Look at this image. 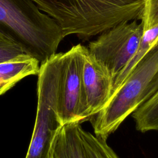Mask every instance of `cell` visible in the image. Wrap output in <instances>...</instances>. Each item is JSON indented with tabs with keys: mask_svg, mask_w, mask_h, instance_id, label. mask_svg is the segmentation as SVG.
Instances as JSON below:
<instances>
[{
	"mask_svg": "<svg viewBox=\"0 0 158 158\" xmlns=\"http://www.w3.org/2000/svg\"><path fill=\"white\" fill-rule=\"evenodd\" d=\"M60 27L63 36L81 40L114 26L141 19L146 0H31Z\"/></svg>",
	"mask_w": 158,
	"mask_h": 158,
	"instance_id": "1",
	"label": "cell"
},
{
	"mask_svg": "<svg viewBox=\"0 0 158 158\" xmlns=\"http://www.w3.org/2000/svg\"><path fill=\"white\" fill-rule=\"evenodd\" d=\"M0 33L40 64L56 53L64 38L58 24L31 0H0Z\"/></svg>",
	"mask_w": 158,
	"mask_h": 158,
	"instance_id": "2",
	"label": "cell"
},
{
	"mask_svg": "<svg viewBox=\"0 0 158 158\" xmlns=\"http://www.w3.org/2000/svg\"><path fill=\"white\" fill-rule=\"evenodd\" d=\"M158 90V41L133 68L107 105L91 121L94 135L107 139Z\"/></svg>",
	"mask_w": 158,
	"mask_h": 158,
	"instance_id": "3",
	"label": "cell"
},
{
	"mask_svg": "<svg viewBox=\"0 0 158 158\" xmlns=\"http://www.w3.org/2000/svg\"><path fill=\"white\" fill-rule=\"evenodd\" d=\"M38 75L36 117L25 158H52L53 142L62 126L57 104L59 53L40 64Z\"/></svg>",
	"mask_w": 158,
	"mask_h": 158,
	"instance_id": "4",
	"label": "cell"
},
{
	"mask_svg": "<svg viewBox=\"0 0 158 158\" xmlns=\"http://www.w3.org/2000/svg\"><path fill=\"white\" fill-rule=\"evenodd\" d=\"M143 33V22L133 20L114 26L89 43L88 51L108 70L113 84L135 54Z\"/></svg>",
	"mask_w": 158,
	"mask_h": 158,
	"instance_id": "5",
	"label": "cell"
},
{
	"mask_svg": "<svg viewBox=\"0 0 158 158\" xmlns=\"http://www.w3.org/2000/svg\"><path fill=\"white\" fill-rule=\"evenodd\" d=\"M85 46L78 44L59 52L57 112L63 125L86 121L83 101L82 68Z\"/></svg>",
	"mask_w": 158,
	"mask_h": 158,
	"instance_id": "6",
	"label": "cell"
},
{
	"mask_svg": "<svg viewBox=\"0 0 158 158\" xmlns=\"http://www.w3.org/2000/svg\"><path fill=\"white\" fill-rule=\"evenodd\" d=\"M86 121L100 112L112 95L113 81L108 70L85 46L81 75Z\"/></svg>",
	"mask_w": 158,
	"mask_h": 158,
	"instance_id": "7",
	"label": "cell"
},
{
	"mask_svg": "<svg viewBox=\"0 0 158 158\" xmlns=\"http://www.w3.org/2000/svg\"><path fill=\"white\" fill-rule=\"evenodd\" d=\"M40 69V62L29 55L0 62V96L22 78L38 75Z\"/></svg>",
	"mask_w": 158,
	"mask_h": 158,
	"instance_id": "8",
	"label": "cell"
},
{
	"mask_svg": "<svg viewBox=\"0 0 158 158\" xmlns=\"http://www.w3.org/2000/svg\"><path fill=\"white\" fill-rule=\"evenodd\" d=\"M78 123L63 125L57 131L52 148V158H87L81 141Z\"/></svg>",
	"mask_w": 158,
	"mask_h": 158,
	"instance_id": "9",
	"label": "cell"
},
{
	"mask_svg": "<svg viewBox=\"0 0 158 158\" xmlns=\"http://www.w3.org/2000/svg\"><path fill=\"white\" fill-rule=\"evenodd\" d=\"M138 131H158V90L133 114Z\"/></svg>",
	"mask_w": 158,
	"mask_h": 158,
	"instance_id": "10",
	"label": "cell"
},
{
	"mask_svg": "<svg viewBox=\"0 0 158 158\" xmlns=\"http://www.w3.org/2000/svg\"><path fill=\"white\" fill-rule=\"evenodd\" d=\"M157 41H158V24L144 31L143 35L135 54L113 84L112 95L119 88L133 68L157 43Z\"/></svg>",
	"mask_w": 158,
	"mask_h": 158,
	"instance_id": "11",
	"label": "cell"
},
{
	"mask_svg": "<svg viewBox=\"0 0 158 158\" xmlns=\"http://www.w3.org/2000/svg\"><path fill=\"white\" fill-rule=\"evenodd\" d=\"M80 132L87 158H120L106 139L91 134L81 127Z\"/></svg>",
	"mask_w": 158,
	"mask_h": 158,
	"instance_id": "12",
	"label": "cell"
},
{
	"mask_svg": "<svg viewBox=\"0 0 158 158\" xmlns=\"http://www.w3.org/2000/svg\"><path fill=\"white\" fill-rule=\"evenodd\" d=\"M27 54L16 43L0 33V62L17 59Z\"/></svg>",
	"mask_w": 158,
	"mask_h": 158,
	"instance_id": "13",
	"label": "cell"
},
{
	"mask_svg": "<svg viewBox=\"0 0 158 158\" xmlns=\"http://www.w3.org/2000/svg\"><path fill=\"white\" fill-rule=\"evenodd\" d=\"M141 20L144 31L158 24V0H146Z\"/></svg>",
	"mask_w": 158,
	"mask_h": 158,
	"instance_id": "14",
	"label": "cell"
}]
</instances>
